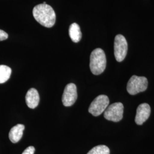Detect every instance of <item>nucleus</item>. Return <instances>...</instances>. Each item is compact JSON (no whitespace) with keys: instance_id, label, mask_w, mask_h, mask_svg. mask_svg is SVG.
Segmentation results:
<instances>
[{"instance_id":"1","label":"nucleus","mask_w":154,"mask_h":154,"mask_svg":"<svg viewBox=\"0 0 154 154\" xmlns=\"http://www.w3.org/2000/svg\"><path fill=\"white\" fill-rule=\"evenodd\" d=\"M33 14L35 20L44 27L51 28L55 24V11L51 6L46 4L35 6L33 8Z\"/></svg>"},{"instance_id":"2","label":"nucleus","mask_w":154,"mask_h":154,"mask_svg":"<svg viewBox=\"0 0 154 154\" xmlns=\"http://www.w3.org/2000/svg\"><path fill=\"white\" fill-rule=\"evenodd\" d=\"M106 57L104 51L100 48L94 50L90 58V68L94 75H99L105 71Z\"/></svg>"},{"instance_id":"3","label":"nucleus","mask_w":154,"mask_h":154,"mask_svg":"<svg viewBox=\"0 0 154 154\" xmlns=\"http://www.w3.org/2000/svg\"><path fill=\"white\" fill-rule=\"evenodd\" d=\"M147 86L148 80L146 77L133 75L127 83V90L130 94L134 95L144 91L147 90Z\"/></svg>"},{"instance_id":"4","label":"nucleus","mask_w":154,"mask_h":154,"mask_svg":"<svg viewBox=\"0 0 154 154\" xmlns=\"http://www.w3.org/2000/svg\"><path fill=\"white\" fill-rule=\"evenodd\" d=\"M109 105V99L105 95H100L94 99L88 108V112L95 116L102 114Z\"/></svg>"},{"instance_id":"5","label":"nucleus","mask_w":154,"mask_h":154,"mask_svg":"<svg viewBox=\"0 0 154 154\" xmlns=\"http://www.w3.org/2000/svg\"><path fill=\"white\" fill-rule=\"evenodd\" d=\"M124 107L121 102H116L109 106L104 111V117L108 121L118 122L123 118Z\"/></svg>"},{"instance_id":"6","label":"nucleus","mask_w":154,"mask_h":154,"mask_svg":"<svg viewBox=\"0 0 154 154\" xmlns=\"http://www.w3.org/2000/svg\"><path fill=\"white\" fill-rule=\"evenodd\" d=\"M127 42L125 37L121 34L116 35L114 41V55L116 60L122 62L125 58L127 53Z\"/></svg>"},{"instance_id":"7","label":"nucleus","mask_w":154,"mask_h":154,"mask_svg":"<svg viewBox=\"0 0 154 154\" xmlns=\"http://www.w3.org/2000/svg\"><path fill=\"white\" fill-rule=\"evenodd\" d=\"M77 86L74 83L67 85L62 95V101L63 105L69 107L74 104L77 99Z\"/></svg>"},{"instance_id":"8","label":"nucleus","mask_w":154,"mask_h":154,"mask_svg":"<svg viewBox=\"0 0 154 154\" xmlns=\"http://www.w3.org/2000/svg\"><path fill=\"white\" fill-rule=\"evenodd\" d=\"M151 113V108L149 104L142 103L139 105L137 108L135 122L138 125H142L146 121Z\"/></svg>"},{"instance_id":"9","label":"nucleus","mask_w":154,"mask_h":154,"mask_svg":"<svg viewBox=\"0 0 154 154\" xmlns=\"http://www.w3.org/2000/svg\"><path fill=\"white\" fill-rule=\"evenodd\" d=\"M25 100L26 105L30 109H34L37 107L39 102V96L37 90L34 88L29 90L25 97Z\"/></svg>"},{"instance_id":"10","label":"nucleus","mask_w":154,"mask_h":154,"mask_svg":"<svg viewBox=\"0 0 154 154\" xmlns=\"http://www.w3.org/2000/svg\"><path fill=\"white\" fill-rule=\"evenodd\" d=\"M24 129L25 126L21 124H18L11 128L9 134V138L12 143H17L21 140Z\"/></svg>"},{"instance_id":"11","label":"nucleus","mask_w":154,"mask_h":154,"mask_svg":"<svg viewBox=\"0 0 154 154\" xmlns=\"http://www.w3.org/2000/svg\"><path fill=\"white\" fill-rule=\"evenodd\" d=\"M69 33L72 42L77 43L81 41L82 38V33L79 26L76 23H73L70 26Z\"/></svg>"},{"instance_id":"12","label":"nucleus","mask_w":154,"mask_h":154,"mask_svg":"<svg viewBox=\"0 0 154 154\" xmlns=\"http://www.w3.org/2000/svg\"><path fill=\"white\" fill-rule=\"evenodd\" d=\"M11 69L9 66L0 65V83L6 82L11 77Z\"/></svg>"},{"instance_id":"13","label":"nucleus","mask_w":154,"mask_h":154,"mask_svg":"<svg viewBox=\"0 0 154 154\" xmlns=\"http://www.w3.org/2000/svg\"><path fill=\"white\" fill-rule=\"evenodd\" d=\"M87 154H110V149L105 145H99L93 147Z\"/></svg>"},{"instance_id":"14","label":"nucleus","mask_w":154,"mask_h":154,"mask_svg":"<svg viewBox=\"0 0 154 154\" xmlns=\"http://www.w3.org/2000/svg\"><path fill=\"white\" fill-rule=\"evenodd\" d=\"M35 152V149L33 146H29L24 150L22 154H34Z\"/></svg>"},{"instance_id":"15","label":"nucleus","mask_w":154,"mask_h":154,"mask_svg":"<svg viewBox=\"0 0 154 154\" xmlns=\"http://www.w3.org/2000/svg\"><path fill=\"white\" fill-rule=\"evenodd\" d=\"M8 38V34L4 30H2L0 29V41H4Z\"/></svg>"}]
</instances>
